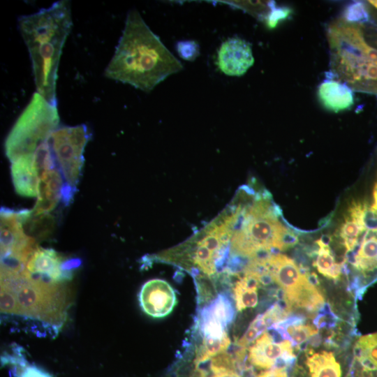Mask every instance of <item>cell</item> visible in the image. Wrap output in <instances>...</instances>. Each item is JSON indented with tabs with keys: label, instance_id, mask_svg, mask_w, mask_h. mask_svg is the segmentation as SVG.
I'll list each match as a JSON object with an SVG mask.
<instances>
[{
	"label": "cell",
	"instance_id": "2e32d148",
	"mask_svg": "<svg viewBox=\"0 0 377 377\" xmlns=\"http://www.w3.org/2000/svg\"><path fill=\"white\" fill-rule=\"evenodd\" d=\"M11 163V177L15 192L25 197L37 196L39 175L31 156H21Z\"/></svg>",
	"mask_w": 377,
	"mask_h": 377
},
{
	"label": "cell",
	"instance_id": "d4e9b609",
	"mask_svg": "<svg viewBox=\"0 0 377 377\" xmlns=\"http://www.w3.org/2000/svg\"><path fill=\"white\" fill-rule=\"evenodd\" d=\"M351 24H366L370 20L367 4L364 1H355L348 4L341 17Z\"/></svg>",
	"mask_w": 377,
	"mask_h": 377
},
{
	"label": "cell",
	"instance_id": "e0dca14e",
	"mask_svg": "<svg viewBox=\"0 0 377 377\" xmlns=\"http://www.w3.org/2000/svg\"><path fill=\"white\" fill-rule=\"evenodd\" d=\"M260 285L254 276L243 272V276L238 278L232 290L233 298L238 311L253 308L257 305L258 289Z\"/></svg>",
	"mask_w": 377,
	"mask_h": 377
},
{
	"label": "cell",
	"instance_id": "9c48e42d",
	"mask_svg": "<svg viewBox=\"0 0 377 377\" xmlns=\"http://www.w3.org/2000/svg\"><path fill=\"white\" fill-rule=\"evenodd\" d=\"M28 209L14 210L2 207L0 211L1 256L10 253L31 255L37 245L23 228Z\"/></svg>",
	"mask_w": 377,
	"mask_h": 377
},
{
	"label": "cell",
	"instance_id": "4fadbf2b",
	"mask_svg": "<svg viewBox=\"0 0 377 377\" xmlns=\"http://www.w3.org/2000/svg\"><path fill=\"white\" fill-rule=\"evenodd\" d=\"M254 57L250 44L239 37L225 40L218 51V66L229 76H242L253 66Z\"/></svg>",
	"mask_w": 377,
	"mask_h": 377
},
{
	"label": "cell",
	"instance_id": "7a4b0ae2",
	"mask_svg": "<svg viewBox=\"0 0 377 377\" xmlns=\"http://www.w3.org/2000/svg\"><path fill=\"white\" fill-rule=\"evenodd\" d=\"M72 25L71 4L64 0L18 20L19 31L30 55L36 92L56 105L59 63Z\"/></svg>",
	"mask_w": 377,
	"mask_h": 377
},
{
	"label": "cell",
	"instance_id": "d6a6232c",
	"mask_svg": "<svg viewBox=\"0 0 377 377\" xmlns=\"http://www.w3.org/2000/svg\"><path fill=\"white\" fill-rule=\"evenodd\" d=\"M360 377H377V371H367L362 369V373Z\"/></svg>",
	"mask_w": 377,
	"mask_h": 377
},
{
	"label": "cell",
	"instance_id": "52a82bcc",
	"mask_svg": "<svg viewBox=\"0 0 377 377\" xmlns=\"http://www.w3.org/2000/svg\"><path fill=\"white\" fill-rule=\"evenodd\" d=\"M91 137L85 124L59 126L49 137L57 168L66 184L75 191L84 162V148Z\"/></svg>",
	"mask_w": 377,
	"mask_h": 377
},
{
	"label": "cell",
	"instance_id": "484cf974",
	"mask_svg": "<svg viewBox=\"0 0 377 377\" xmlns=\"http://www.w3.org/2000/svg\"><path fill=\"white\" fill-rule=\"evenodd\" d=\"M1 313L5 315L19 316V306L14 291L1 283Z\"/></svg>",
	"mask_w": 377,
	"mask_h": 377
},
{
	"label": "cell",
	"instance_id": "d6986e66",
	"mask_svg": "<svg viewBox=\"0 0 377 377\" xmlns=\"http://www.w3.org/2000/svg\"><path fill=\"white\" fill-rule=\"evenodd\" d=\"M309 377H341L340 364L331 352L314 353L306 357Z\"/></svg>",
	"mask_w": 377,
	"mask_h": 377
},
{
	"label": "cell",
	"instance_id": "4316f807",
	"mask_svg": "<svg viewBox=\"0 0 377 377\" xmlns=\"http://www.w3.org/2000/svg\"><path fill=\"white\" fill-rule=\"evenodd\" d=\"M292 13L290 8L276 7L275 3L270 1V9L266 17V24L269 29H274L281 21L288 19Z\"/></svg>",
	"mask_w": 377,
	"mask_h": 377
},
{
	"label": "cell",
	"instance_id": "30bf717a",
	"mask_svg": "<svg viewBox=\"0 0 377 377\" xmlns=\"http://www.w3.org/2000/svg\"><path fill=\"white\" fill-rule=\"evenodd\" d=\"M346 260L355 273V283L360 290L377 281V232L366 231L357 245L346 253Z\"/></svg>",
	"mask_w": 377,
	"mask_h": 377
},
{
	"label": "cell",
	"instance_id": "44dd1931",
	"mask_svg": "<svg viewBox=\"0 0 377 377\" xmlns=\"http://www.w3.org/2000/svg\"><path fill=\"white\" fill-rule=\"evenodd\" d=\"M301 318H292L273 325L286 340L299 346L318 333V330L308 325H303Z\"/></svg>",
	"mask_w": 377,
	"mask_h": 377
},
{
	"label": "cell",
	"instance_id": "836d02e7",
	"mask_svg": "<svg viewBox=\"0 0 377 377\" xmlns=\"http://www.w3.org/2000/svg\"><path fill=\"white\" fill-rule=\"evenodd\" d=\"M368 2L377 9V0H369Z\"/></svg>",
	"mask_w": 377,
	"mask_h": 377
},
{
	"label": "cell",
	"instance_id": "9a60e30c",
	"mask_svg": "<svg viewBox=\"0 0 377 377\" xmlns=\"http://www.w3.org/2000/svg\"><path fill=\"white\" fill-rule=\"evenodd\" d=\"M330 76L318 87V97L322 105L327 110L339 112L350 108L354 104L353 89L345 82Z\"/></svg>",
	"mask_w": 377,
	"mask_h": 377
},
{
	"label": "cell",
	"instance_id": "7402d4cb",
	"mask_svg": "<svg viewBox=\"0 0 377 377\" xmlns=\"http://www.w3.org/2000/svg\"><path fill=\"white\" fill-rule=\"evenodd\" d=\"M353 352L362 369L377 371V332L360 337L355 343Z\"/></svg>",
	"mask_w": 377,
	"mask_h": 377
},
{
	"label": "cell",
	"instance_id": "f546056e",
	"mask_svg": "<svg viewBox=\"0 0 377 377\" xmlns=\"http://www.w3.org/2000/svg\"><path fill=\"white\" fill-rule=\"evenodd\" d=\"M260 334H262L258 328L251 322L244 335L238 340L237 345L240 348H246L251 343L253 342Z\"/></svg>",
	"mask_w": 377,
	"mask_h": 377
},
{
	"label": "cell",
	"instance_id": "ac0fdd59",
	"mask_svg": "<svg viewBox=\"0 0 377 377\" xmlns=\"http://www.w3.org/2000/svg\"><path fill=\"white\" fill-rule=\"evenodd\" d=\"M235 314L232 300L226 293H221L201 310L198 319L212 320L227 328Z\"/></svg>",
	"mask_w": 377,
	"mask_h": 377
},
{
	"label": "cell",
	"instance_id": "5bb4252c",
	"mask_svg": "<svg viewBox=\"0 0 377 377\" xmlns=\"http://www.w3.org/2000/svg\"><path fill=\"white\" fill-rule=\"evenodd\" d=\"M65 184L58 168L44 172L39 179L37 200L32 214L39 215L53 210L62 201Z\"/></svg>",
	"mask_w": 377,
	"mask_h": 377
},
{
	"label": "cell",
	"instance_id": "277c9868",
	"mask_svg": "<svg viewBox=\"0 0 377 377\" xmlns=\"http://www.w3.org/2000/svg\"><path fill=\"white\" fill-rule=\"evenodd\" d=\"M15 293L19 316L58 330L65 322L71 303L70 289L65 283L29 280L22 275L1 279Z\"/></svg>",
	"mask_w": 377,
	"mask_h": 377
},
{
	"label": "cell",
	"instance_id": "7c38bea8",
	"mask_svg": "<svg viewBox=\"0 0 377 377\" xmlns=\"http://www.w3.org/2000/svg\"><path fill=\"white\" fill-rule=\"evenodd\" d=\"M294 358L290 341L276 342L267 332L259 336L249 348L248 361L258 369L276 368L279 360L289 363Z\"/></svg>",
	"mask_w": 377,
	"mask_h": 377
},
{
	"label": "cell",
	"instance_id": "5b68a950",
	"mask_svg": "<svg viewBox=\"0 0 377 377\" xmlns=\"http://www.w3.org/2000/svg\"><path fill=\"white\" fill-rule=\"evenodd\" d=\"M59 122L57 105L35 92L6 138L4 147L8 158L12 163L32 154L59 126Z\"/></svg>",
	"mask_w": 377,
	"mask_h": 377
},
{
	"label": "cell",
	"instance_id": "4dcf8cb0",
	"mask_svg": "<svg viewBox=\"0 0 377 377\" xmlns=\"http://www.w3.org/2000/svg\"><path fill=\"white\" fill-rule=\"evenodd\" d=\"M255 377H288L284 367L273 368L263 371Z\"/></svg>",
	"mask_w": 377,
	"mask_h": 377
},
{
	"label": "cell",
	"instance_id": "f1b7e54d",
	"mask_svg": "<svg viewBox=\"0 0 377 377\" xmlns=\"http://www.w3.org/2000/svg\"><path fill=\"white\" fill-rule=\"evenodd\" d=\"M13 374L16 377H52L43 369L29 364L15 369Z\"/></svg>",
	"mask_w": 377,
	"mask_h": 377
},
{
	"label": "cell",
	"instance_id": "83f0119b",
	"mask_svg": "<svg viewBox=\"0 0 377 377\" xmlns=\"http://www.w3.org/2000/svg\"><path fill=\"white\" fill-rule=\"evenodd\" d=\"M176 50L182 59L188 61H195L200 54L199 44L192 40L178 41Z\"/></svg>",
	"mask_w": 377,
	"mask_h": 377
},
{
	"label": "cell",
	"instance_id": "3957f363",
	"mask_svg": "<svg viewBox=\"0 0 377 377\" xmlns=\"http://www.w3.org/2000/svg\"><path fill=\"white\" fill-rule=\"evenodd\" d=\"M242 207L230 240L229 258H255L286 250L298 242L279 219L280 209L267 191L239 188ZM228 258V259H229Z\"/></svg>",
	"mask_w": 377,
	"mask_h": 377
},
{
	"label": "cell",
	"instance_id": "8992f818",
	"mask_svg": "<svg viewBox=\"0 0 377 377\" xmlns=\"http://www.w3.org/2000/svg\"><path fill=\"white\" fill-rule=\"evenodd\" d=\"M266 261L273 282L283 290V300L291 308L314 311L323 304V295L293 260L276 253L267 256Z\"/></svg>",
	"mask_w": 377,
	"mask_h": 377
},
{
	"label": "cell",
	"instance_id": "cb8c5ba5",
	"mask_svg": "<svg viewBox=\"0 0 377 377\" xmlns=\"http://www.w3.org/2000/svg\"><path fill=\"white\" fill-rule=\"evenodd\" d=\"M230 345L228 336L221 339L202 338L201 344L196 350L194 364L205 362L216 355L226 352Z\"/></svg>",
	"mask_w": 377,
	"mask_h": 377
},
{
	"label": "cell",
	"instance_id": "8fae6325",
	"mask_svg": "<svg viewBox=\"0 0 377 377\" xmlns=\"http://www.w3.org/2000/svg\"><path fill=\"white\" fill-rule=\"evenodd\" d=\"M138 300L142 311L155 318L168 316L177 302L175 289L168 281L161 279L145 282L139 292Z\"/></svg>",
	"mask_w": 377,
	"mask_h": 377
},
{
	"label": "cell",
	"instance_id": "6da1fadb",
	"mask_svg": "<svg viewBox=\"0 0 377 377\" xmlns=\"http://www.w3.org/2000/svg\"><path fill=\"white\" fill-rule=\"evenodd\" d=\"M183 69L136 9L130 10L104 76L150 92L168 76Z\"/></svg>",
	"mask_w": 377,
	"mask_h": 377
},
{
	"label": "cell",
	"instance_id": "ffe728a7",
	"mask_svg": "<svg viewBox=\"0 0 377 377\" xmlns=\"http://www.w3.org/2000/svg\"><path fill=\"white\" fill-rule=\"evenodd\" d=\"M330 239L328 236L324 235L316 242L318 249L313 265L323 276L335 280L341 275L343 263H335L334 257L329 246Z\"/></svg>",
	"mask_w": 377,
	"mask_h": 377
},
{
	"label": "cell",
	"instance_id": "ba28073f",
	"mask_svg": "<svg viewBox=\"0 0 377 377\" xmlns=\"http://www.w3.org/2000/svg\"><path fill=\"white\" fill-rule=\"evenodd\" d=\"M68 260L53 249L37 246L22 275L32 281L65 283L72 279L74 272L68 269Z\"/></svg>",
	"mask_w": 377,
	"mask_h": 377
},
{
	"label": "cell",
	"instance_id": "603a6c76",
	"mask_svg": "<svg viewBox=\"0 0 377 377\" xmlns=\"http://www.w3.org/2000/svg\"><path fill=\"white\" fill-rule=\"evenodd\" d=\"M365 232V228L360 222L348 215L345 216L338 233L346 248V253L354 250Z\"/></svg>",
	"mask_w": 377,
	"mask_h": 377
},
{
	"label": "cell",
	"instance_id": "1f68e13d",
	"mask_svg": "<svg viewBox=\"0 0 377 377\" xmlns=\"http://www.w3.org/2000/svg\"><path fill=\"white\" fill-rule=\"evenodd\" d=\"M211 374H212V377H241V376L238 374V372L235 370L223 371H221V372L215 373V374H213L211 372Z\"/></svg>",
	"mask_w": 377,
	"mask_h": 377
}]
</instances>
